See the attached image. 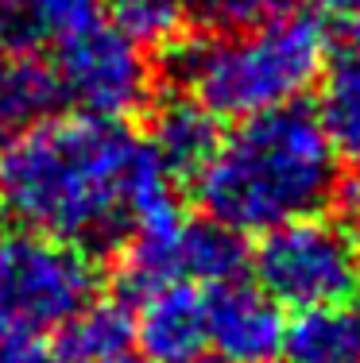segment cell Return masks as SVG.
<instances>
[{
	"label": "cell",
	"mask_w": 360,
	"mask_h": 363,
	"mask_svg": "<svg viewBox=\"0 0 360 363\" xmlns=\"http://www.w3.org/2000/svg\"><path fill=\"white\" fill-rule=\"evenodd\" d=\"M0 213L62 244L105 247L178 205L175 178L120 120L66 112L0 151Z\"/></svg>",
	"instance_id": "6da1fadb"
},
{
	"label": "cell",
	"mask_w": 360,
	"mask_h": 363,
	"mask_svg": "<svg viewBox=\"0 0 360 363\" xmlns=\"http://www.w3.org/2000/svg\"><path fill=\"white\" fill-rule=\"evenodd\" d=\"M194 182L205 217L240 236H263L329 201L337 189V151L314 112L279 105L240 116Z\"/></svg>",
	"instance_id": "7a4b0ae2"
},
{
	"label": "cell",
	"mask_w": 360,
	"mask_h": 363,
	"mask_svg": "<svg viewBox=\"0 0 360 363\" xmlns=\"http://www.w3.org/2000/svg\"><path fill=\"white\" fill-rule=\"evenodd\" d=\"M329 62V31L318 16L287 12L248 28L175 47V77L213 116H252L295 105Z\"/></svg>",
	"instance_id": "3957f363"
},
{
	"label": "cell",
	"mask_w": 360,
	"mask_h": 363,
	"mask_svg": "<svg viewBox=\"0 0 360 363\" xmlns=\"http://www.w3.org/2000/svg\"><path fill=\"white\" fill-rule=\"evenodd\" d=\"M252 271L256 286L283 309H337L360 290V240L341 220H322L310 213L263 232Z\"/></svg>",
	"instance_id": "277c9868"
},
{
	"label": "cell",
	"mask_w": 360,
	"mask_h": 363,
	"mask_svg": "<svg viewBox=\"0 0 360 363\" xmlns=\"http://www.w3.org/2000/svg\"><path fill=\"white\" fill-rule=\"evenodd\" d=\"M97 271L85 247L28 228L0 232V328L58 333L93 301Z\"/></svg>",
	"instance_id": "5b68a950"
},
{
	"label": "cell",
	"mask_w": 360,
	"mask_h": 363,
	"mask_svg": "<svg viewBox=\"0 0 360 363\" xmlns=\"http://www.w3.org/2000/svg\"><path fill=\"white\" fill-rule=\"evenodd\" d=\"M55 85L58 101H70L78 112L120 120L140 112L151 97V62L148 50L128 39L116 23H89L55 50Z\"/></svg>",
	"instance_id": "8992f818"
},
{
	"label": "cell",
	"mask_w": 360,
	"mask_h": 363,
	"mask_svg": "<svg viewBox=\"0 0 360 363\" xmlns=\"http://www.w3.org/2000/svg\"><path fill=\"white\" fill-rule=\"evenodd\" d=\"M287 317L271 294L248 282L205 286V344L221 363H279Z\"/></svg>",
	"instance_id": "52a82bcc"
},
{
	"label": "cell",
	"mask_w": 360,
	"mask_h": 363,
	"mask_svg": "<svg viewBox=\"0 0 360 363\" xmlns=\"http://www.w3.org/2000/svg\"><path fill=\"white\" fill-rule=\"evenodd\" d=\"M140 309L132 317L136 348L156 363L190 359L205 348V290L194 282H167V286L136 294Z\"/></svg>",
	"instance_id": "ba28073f"
},
{
	"label": "cell",
	"mask_w": 360,
	"mask_h": 363,
	"mask_svg": "<svg viewBox=\"0 0 360 363\" xmlns=\"http://www.w3.org/2000/svg\"><path fill=\"white\" fill-rule=\"evenodd\" d=\"M217 116L194 101L190 93L170 97L151 112V132H148V151L159 159V167L170 178H198V170L209 162L217 147Z\"/></svg>",
	"instance_id": "9c48e42d"
},
{
	"label": "cell",
	"mask_w": 360,
	"mask_h": 363,
	"mask_svg": "<svg viewBox=\"0 0 360 363\" xmlns=\"http://www.w3.org/2000/svg\"><path fill=\"white\" fill-rule=\"evenodd\" d=\"M101 20V0H0V50H58Z\"/></svg>",
	"instance_id": "30bf717a"
},
{
	"label": "cell",
	"mask_w": 360,
	"mask_h": 363,
	"mask_svg": "<svg viewBox=\"0 0 360 363\" xmlns=\"http://www.w3.org/2000/svg\"><path fill=\"white\" fill-rule=\"evenodd\" d=\"M58 105V85L47 66L36 62V55L0 50V151L12 140H20L31 124L50 116Z\"/></svg>",
	"instance_id": "8fae6325"
},
{
	"label": "cell",
	"mask_w": 360,
	"mask_h": 363,
	"mask_svg": "<svg viewBox=\"0 0 360 363\" xmlns=\"http://www.w3.org/2000/svg\"><path fill=\"white\" fill-rule=\"evenodd\" d=\"M132 313L120 301H85L58 328V359L62 363H116L132 356Z\"/></svg>",
	"instance_id": "7c38bea8"
},
{
	"label": "cell",
	"mask_w": 360,
	"mask_h": 363,
	"mask_svg": "<svg viewBox=\"0 0 360 363\" xmlns=\"http://www.w3.org/2000/svg\"><path fill=\"white\" fill-rule=\"evenodd\" d=\"M283 363H360V317L337 309H314L298 313L295 325H287L283 340Z\"/></svg>",
	"instance_id": "4fadbf2b"
},
{
	"label": "cell",
	"mask_w": 360,
	"mask_h": 363,
	"mask_svg": "<svg viewBox=\"0 0 360 363\" xmlns=\"http://www.w3.org/2000/svg\"><path fill=\"white\" fill-rule=\"evenodd\" d=\"M318 82H322V93L314 116H318L325 140L337 155L360 159V58L333 66Z\"/></svg>",
	"instance_id": "5bb4252c"
},
{
	"label": "cell",
	"mask_w": 360,
	"mask_h": 363,
	"mask_svg": "<svg viewBox=\"0 0 360 363\" xmlns=\"http://www.w3.org/2000/svg\"><path fill=\"white\" fill-rule=\"evenodd\" d=\"M113 23L143 50L175 47L186 28V0H116Z\"/></svg>",
	"instance_id": "9a60e30c"
},
{
	"label": "cell",
	"mask_w": 360,
	"mask_h": 363,
	"mask_svg": "<svg viewBox=\"0 0 360 363\" xmlns=\"http://www.w3.org/2000/svg\"><path fill=\"white\" fill-rule=\"evenodd\" d=\"M186 4L209 28L229 31V28H248V23H260L268 16H279L287 8H295L298 0H186Z\"/></svg>",
	"instance_id": "2e32d148"
},
{
	"label": "cell",
	"mask_w": 360,
	"mask_h": 363,
	"mask_svg": "<svg viewBox=\"0 0 360 363\" xmlns=\"http://www.w3.org/2000/svg\"><path fill=\"white\" fill-rule=\"evenodd\" d=\"M0 363H55V356L39 333L0 328Z\"/></svg>",
	"instance_id": "e0dca14e"
},
{
	"label": "cell",
	"mask_w": 360,
	"mask_h": 363,
	"mask_svg": "<svg viewBox=\"0 0 360 363\" xmlns=\"http://www.w3.org/2000/svg\"><path fill=\"white\" fill-rule=\"evenodd\" d=\"M333 194L341 197V224H345V228L360 240V174H353L345 186L337 182V189H333Z\"/></svg>",
	"instance_id": "ac0fdd59"
},
{
	"label": "cell",
	"mask_w": 360,
	"mask_h": 363,
	"mask_svg": "<svg viewBox=\"0 0 360 363\" xmlns=\"http://www.w3.org/2000/svg\"><path fill=\"white\" fill-rule=\"evenodd\" d=\"M345 39H349L353 58H360V8H356L353 16H345Z\"/></svg>",
	"instance_id": "d6986e66"
},
{
	"label": "cell",
	"mask_w": 360,
	"mask_h": 363,
	"mask_svg": "<svg viewBox=\"0 0 360 363\" xmlns=\"http://www.w3.org/2000/svg\"><path fill=\"white\" fill-rule=\"evenodd\" d=\"M322 8H329V12H337V16H353L360 8V0H322Z\"/></svg>",
	"instance_id": "ffe728a7"
},
{
	"label": "cell",
	"mask_w": 360,
	"mask_h": 363,
	"mask_svg": "<svg viewBox=\"0 0 360 363\" xmlns=\"http://www.w3.org/2000/svg\"><path fill=\"white\" fill-rule=\"evenodd\" d=\"M178 363H221V359H217V356L209 359V356H202V352H198V356H190V359H178Z\"/></svg>",
	"instance_id": "44dd1931"
},
{
	"label": "cell",
	"mask_w": 360,
	"mask_h": 363,
	"mask_svg": "<svg viewBox=\"0 0 360 363\" xmlns=\"http://www.w3.org/2000/svg\"><path fill=\"white\" fill-rule=\"evenodd\" d=\"M116 363H132V359H116Z\"/></svg>",
	"instance_id": "7402d4cb"
},
{
	"label": "cell",
	"mask_w": 360,
	"mask_h": 363,
	"mask_svg": "<svg viewBox=\"0 0 360 363\" xmlns=\"http://www.w3.org/2000/svg\"><path fill=\"white\" fill-rule=\"evenodd\" d=\"M356 298H360V290H356Z\"/></svg>",
	"instance_id": "603a6c76"
}]
</instances>
